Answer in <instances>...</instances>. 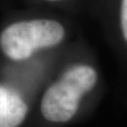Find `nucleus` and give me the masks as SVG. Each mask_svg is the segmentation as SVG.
<instances>
[{"instance_id": "1", "label": "nucleus", "mask_w": 127, "mask_h": 127, "mask_svg": "<svg viewBox=\"0 0 127 127\" xmlns=\"http://www.w3.org/2000/svg\"><path fill=\"white\" fill-rule=\"evenodd\" d=\"M98 80L96 71L89 65H73L45 91L41 101V113L50 123H67L76 114L83 96Z\"/></svg>"}, {"instance_id": "2", "label": "nucleus", "mask_w": 127, "mask_h": 127, "mask_svg": "<svg viewBox=\"0 0 127 127\" xmlns=\"http://www.w3.org/2000/svg\"><path fill=\"white\" fill-rule=\"evenodd\" d=\"M65 38L60 23L51 19H33L16 22L0 33V50L7 59L20 62L36 52L59 44Z\"/></svg>"}, {"instance_id": "3", "label": "nucleus", "mask_w": 127, "mask_h": 127, "mask_svg": "<svg viewBox=\"0 0 127 127\" xmlns=\"http://www.w3.org/2000/svg\"><path fill=\"white\" fill-rule=\"evenodd\" d=\"M28 105L18 91L0 85V127H19L27 118Z\"/></svg>"}, {"instance_id": "4", "label": "nucleus", "mask_w": 127, "mask_h": 127, "mask_svg": "<svg viewBox=\"0 0 127 127\" xmlns=\"http://www.w3.org/2000/svg\"><path fill=\"white\" fill-rule=\"evenodd\" d=\"M121 24L123 37L127 41V0H122L121 7Z\"/></svg>"}, {"instance_id": "5", "label": "nucleus", "mask_w": 127, "mask_h": 127, "mask_svg": "<svg viewBox=\"0 0 127 127\" xmlns=\"http://www.w3.org/2000/svg\"><path fill=\"white\" fill-rule=\"evenodd\" d=\"M46 1H53L54 2V1H59V0H46Z\"/></svg>"}]
</instances>
